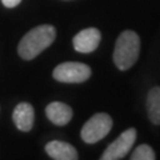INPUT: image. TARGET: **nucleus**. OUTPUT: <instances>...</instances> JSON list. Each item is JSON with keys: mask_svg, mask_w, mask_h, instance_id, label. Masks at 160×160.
Returning a JSON list of instances; mask_svg holds the SVG:
<instances>
[{"mask_svg": "<svg viewBox=\"0 0 160 160\" xmlns=\"http://www.w3.org/2000/svg\"><path fill=\"white\" fill-rule=\"evenodd\" d=\"M56 39V28L51 24H42L28 31L18 46L19 56L24 60H32L48 48Z\"/></svg>", "mask_w": 160, "mask_h": 160, "instance_id": "nucleus-1", "label": "nucleus"}, {"mask_svg": "<svg viewBox=\"0 0 160 160\" xmlns=\"http://www.w3.org/2000/svg\"><path fill=\"white\" fill-rule=\"evenodd\" d=\"M140 55V38L139 35L126 29L119 35L113 49V63L120 71H127L138 62Z\"/></svg>", "mask_w": 160, "mask_h": 160, "instance_id": "nucleus-2", "label": "nucleus"}, {"mask_svg": "<svg viewBox=\"0 0 160 160\" xmlns=\"http://www.w3.org/2000/svg\"><path fill=\"white\" fill-rule=\"evenodd\" d=\"M112 118L108 113L99 112L89 118L80 131L82 140L87 144H95L104 139L112 129Z\"/></svg>", "mask_w": 160, "mask_h": 160, "instance_id": "nucleus-3", "label": "nucleus"}, {"mask_svg": "<svg viewBox=\"0 0 160 160\" xmlns=\"http://www.w3.org/2000/svg\"><path fill=\"white\" fill-rule=\"evenodd\" d=\"M52 76L60 83H84L91 78V67L79 62H66L55 67Z\"/></svg>", "mask_w": 160, "mask_h": 160, "instance_id": "nucleus-4", "label": "nucleus"}, {"mask_svg": "<svg viewBox=\"0 0 160 160\" xmlns=\"http://www.w3.org/2000/svg\"><path fill=\"white\" fill-rule=\"evenodd\" d=\"M136 129L135 128H128L124 132L120 133L118 139H115L113 142L106 148V151L100 156L102 160H120L123 159L126 155L131 151L132 146L136 140Z\"/></svg>", "mask_w": 160, "mask_h": 160, "instance_id": "nucleus-5", "label": "nucleus"}, {"mask_svg": "<svg viewBox=\"0 0 160 160\" xmlns=\"http://www.w3.org/2000/svg\"><path fill=\"white\" fill-rule=\"evenodd\" d=\"M102 42V33L98 28L89 27L86 29H82L73 36L72 44L75 51L80 53H91L99 47Z\"/></svg>", "mask_w": 160, "mask_h": 160, "instance_id": "nucleus-6", "label": "nucleus"}, {"mask_svg": "<svg viewBox=\"0 0 160 160\" xmlns=\"http://www.w3.org/2000/svg\"><path fill=\"white\" fill-rule=\"evenodd\" d=\"M12 120L19 131L22 132H29L33 127L35 122V111L33 107L29 103L22 102L13 108L12 112Z\"/></svg>", "mask_w": 160, "mask_h": 160, "instance_id": "nucleus-7", "label": "nucleus"}, {"mask_svg": "<svg viewBox=\"0 0 160 160\" xmlns=\"http://www.w3.org/2000/svg\"><path fill=\"white\" fill-rule=\"evenodd\" d=\"M46 115L48 120L55 126H66L71 122L73 116L72 108L66 103L62 102H52L46 107Z\"/></svg>", "mask_w": 160, "mask_h": 160, "instance_id": "nucleus-8", "label": "nucleus"}, {"mask_svg": "<svg viewBox=\"0 0 160 160\" xmlns=\"http://www.w3.org/2000/svg\"><path fill=\"white\" fill-rule=\"evenodd\" d=\"M46 152L53 160H76L79 159V153L76 148L69 143L62 140H52L46 144Z\"/></svg>", "mask_w": 160, "mask_h": 160, "instance_id": "nucleus-9", "label": "nucleus"}, {"mask_svg": "<svg viewBox=\"0 0 160 160\" xmlns=\"http://www.w3.org/2000/svg\"><path fill=\"white\" fill-rule=\"evenodd\" d=\"M146 106L149 122L160 126V87H153L148 91Z\"/></svg>", "mask_w": 160, "mask_h": 160, "instance_id": "nucleus-10", "label": "nucleus"}, {"mask_svg": "<svg viewBox=\"0 0 160 160\" xmlns=\"http://www.w3.org/2000/svg\"><path fill=\"white\" fill-rule=\"evenodd\" d=\"M131 159L132 160H155L156 155H155L152 147H149L148 144H140L131 153Z\"/></svg>", "mask_w": 160, "mask_h": 160, "instance_id": "nucleus-11", "label": "nucleus"}, {"mask_svg": "<svg viewBox=\"0 0 160 160\" xmlns=\"http://www.w3.org/2000/svg\"><path fill=\"white\" fill-rule=\"evenodd\" d=\"M2 3H3V6L7 8H15L22 3V0H2Z\"/></svg>", "mask_w": 160, "mask_h": 160, "instance_id": "nucleus-12", "label": "nucleus"}, {"mask_svg": "<svg viewBox=\"0 0 160 160\" xmlns=\"http://www.w3.org/2000/svg\"><path fill=\"white\" fill-rule=\"evenodd\" d=\"M66 2H68V0H66Z\"/></svg>", "mask_w": 160, "mask_h": 160, "instance_id": "nucleus-13", "label": "nucleus"}]
</instances>
